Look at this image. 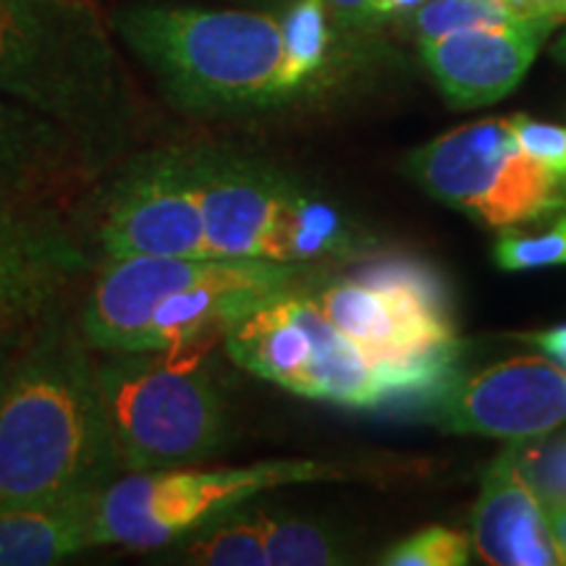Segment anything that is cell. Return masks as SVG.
<instances>
[{"mask_svg":"<svg viewBox=\"0 0 566 566\" xmlns=\"http://www.w3.org/2000/svg\"><path fill=\"white\" fill-rule=\"evenodd\" d=\"M289 76L300 92L321 74L331 51L328 6L323 0H292L281 17Z\"/></svg>","mask_w":566,"mask_h":566,"instance_id":"cell-18","label":"cell"},{"mask_svg":"<svg viewBox=\"0 0 566 566\" xmlns=\"http://www.w3.org/2000/svg\"><path fill=\"white\" fill-rule=\"evenodd\" d=\"M554 27L546 17L475 27L420 40V53L446 101L454 108H483L504 101L525 80L543 38Z\"/></svg>","mask_w":566,"mask_h":566,"instance_id":"cell-11","label":"cell"},{"mask_svg":"<svg viewBox=\"0 0 566 566\" xmlns=\"http://www.w3.org/2000/svg\"><path fill=\"white\" fill-rule=\"evenodd\" d=\"M331 478H342V470L313 459H273L223 470H195L187 464L122 472L97 493L95 543L155 554L210 516L242 506L252 495Z\"/></svg>","mask_w":566,"mask_h":566,"instance_id":"cell-6","label":"cell"},{"mask_svg":"<svg viewBox=\"0 0 566 566\" xmlns=\"http://www.w3.org/2000/svg\"><path fill=\"white\" fill-rule=\"evenodd\" d=\"M470 562V541L449 527H424L384 556L388 566H462Z\"/></svg>","mask_w":566,"mask_h":566,"instance_id":"cell-22","label":"cell"},{"mask_svg":"<svg viewBox=\"0 0 566 566\" xmlns=\"http://www.w3.org/2000/svg\"><path fill=\"white\" fill-rule=\"evenodd\" d=\"M323 315L378 363L454 357L443 283L412 260H378L313 292Z\"/></svg>","mask_w":566,"mask_h":566,"instance_id":"cell-8","label":"cell"},{"mask_svg":"<svg viewBox=\"0 0 566 566\" xmlns=\"http://www.w3.org/2000/svg\"><path fill=\"white\" fill-rule=\"evenodd\" d=\"M95 495L0 506V566H51L95 548Z\"/></svg>","mask_w":566,"mask_h":566,"instance_id":"cell-15","label":"cell"},{"mask_svg":"<svg viewBox=\"0 0 566 566\" xmlns=\"http://www.w3.org/2000/svg\"><path fill=\"white\" fill-rule=\"evenodd\" d=\"M208 349L122 352L95 363L124 472L197 464L226 443V405L205 367Z\"/></svg>","mask_w":566,"mask_h":566,"instance_id":"cell-4","label":"cell"},{"mask_svg":"<svg viewBox=\"0 0 566 566\" xmlns=\"http://www.w3.org/2000/svg\"><path fill=\"white\" fill-rule=\"evenodd\" d=\"M495 265L504 271L566 265V218L543 233L506 231L493 247Z\"/></svg>","mask_w":566,"mask_h":566,"instance_id":"cell-21","label":"cell"},{"mask_svg":"<svg viewBox=\"0 0 566 566\" xmlns=\"http://www.w3.org/2000/svg\"><path fill=\"white\" fill-rule=\"evenodd\" d=\"M548 514V525H551V535H554L558 554H562L564 564H566V504L546 509Z\"/></svg>","mask_w":566,"mask_h":566,"instance_id":"cell-27","label":"cell"},{"mask_svg":"<svg viewBox=\"0 0 566 566\" xmlns=\"http://www.w3.org/2000/svg\"><path fill=\"white\" fill-rule=\"evenodd\" d=\"M87 268V254L27 208L0 212V325L40 315Z\"/></svg>","mask_w":566,"mask_h":566,"instance_id":"cell-12","label":"cell"},{"mask_svg":"<svg viewBox=\"0 0 566 566\" xmlns=\"http://www.w3.org/2000/svg\"><path fill=\"white\" fill-rule=\"evenodd\" d=\"M0 328H3V325H0Z\"/></svg>","mask_w":566,"mask_h":566,"instance_id":"cell-31","label":"cell"},{"mask_svg":"<svg viewBox=\"0 0 566 566\" xmlns=\"http://www.w3.org/2000/svg\"><path fill=\"white\" fill-rule=\"evenodd\" d=\"M525 17H546L558 24L566 19V0H514Z\"/></svg>","mask_w":566,"mask_h":566,"instance_id":"cell-24","label":"cell"},{"mask_svg":"<svg viewBox=\"0 0 566 566\" xmlns=\"http://www.w3.org/2000/svg\"><path fill=\"white\" fill-rule=\"evenodd\" d=\"M111 30L163 101L189 116L263 108L296 95L275 13L139 0L113 11Z\"/></svg>","mask_w":566,"mask_h":566,"instance_id":"cell-3","label":"cell"},{"mask_svg":"<svg viewBox=\"0 0 566 566\" xmlns=\"http://www.w3.org/2000/svg\"><path fill=\"white\" fill-rule=\"evenodd\" d=\"M424 192L491 229H514L566 208L562 176L520 145L509 118L441 134L409 158Z\"/></svg>","mask_w":566,"mask_h":566,"instance_id":"cell-7","label":"cell"},{"mask_svg":"<svg viewBox=\"0 0 566 566\" xmlns=\"http://www.w3.org/2000/svg\"><path fill=\"white\" fill-rule=\"evenodd\" d=\"M116 166L95 216L105 260L210 258L192 150L155 147Z\"/></svg>","mask_w":566,"mask_h":566,"instance_id":"cell-9","label":"cell"},{"mask_svg":"<svg viewBox=\"0 0 566 566\" xmlns=\"http://www.w3.org/2000/svg\"><path fill=\"white\" fill-rule=\"evenodd\" d=\"M323 3L344 21L370 19V0H323Z\"/></svg>","mask_w":566,"mask_h":566,"instance_id":"cell-25","label":"cell"},{"mask_svg":"<svg viewBox=\"0 0 566 566\" xmlns=\"http://www.w3.org/2000/svg\"><path fill=\"white\" fill-rule=\"evenodd\" d=\"M551 53H554V59H556V61L566 63V32L562 34V38H558V40L554 42V48H551Z\"/></svg>","mask_w":566,"mask_h":566,"instance_id":"cell-30","label":"cell"},{"mask_svg":"<svg viewBox=\"0 0 566 566\" xmlns=\"http://www.w3.org/2000/svg\"><path fill=\"white\" fill-rule=\"evenodd\" d=\"M158 564L187 566H268L263 530H260L258 509L244 512L233 506L202 525L189 530L179 541L155 551Z\"/></svg>","mask_w":566,"mask_h":566,"instance_id":"cell-16","label":"cell"},{"mask_svg":"<svg viewBox=\"0 0 566 566\" xmlns=\"http://www.w3.org/2000/svg\"><path fill=\"white\" fill-rule=\"evenodd\" d=\"M268 566H328L344 564V548L328 527L258 509Z\"/></svg>","mask_w":566,"mask_h":566,"instance_id":"cell-17","label":"cell"},{"mask_svg":"<svg viewBox=\"0 0 566 566\" xmlns=\"http://www.w3.org/2000/svg\"><path fill=\"white\" fill-rule=\"evenodd\" d=\"M95 179L84 155L61 126L0 97V189L19 202L66 192Z\"/></svg>","mask_w":566,"mask_h":566,"instance_id":"cell-14","label":"cell"},{"mask_svg":"<svg viewBox=\"0 0 566 566\" xmlns=\"http://www.w3.org/2000/svg\"><path fill=\"white\" fill-rule=\"evenodd\" d=\"M472 543L478 556L493 566L564 564L548 514L516 467L512 449L485 470L480 499L472 512Z\"/></svg>","mask_w":566,"mask_h":566,"instance_id":"cell-13","label":"cell"},{"mask_svg":"<svg viewBox=\"0 0 566 566\" xmlns=\"http://www.w3.org/2000/svg\"><path fill=\"white\" fill-rule=\"evenodd\" d=\"M428 0H370V19L373 17H391V13L417 11Z\"/></svg>","mask_w":566,"mask_h":566,"instance_id":"cell-26","label":"cell"},{"mask_svg":"<svg viewBox=\"0 0 566 566\" xmlns=\"http://www.w3.org/2000/svg\"><path fill=\"white\" fill-rule=\"evenodd\" d=\"M449 433L533 438L566 422V367L548 354L512 357L462 380H449L422 405Z\"/></svg>","mask_w":566,"mask_h":566,"instance_id":"cell-10","label":"cell"},{"mask_svg":"<svg viewBox=\"0 0 566 566\" xmlns=\"http://www.w3.org/2000/svg\"><path fill=\"white\" fill-rule=\"evenodd\" d=\"M0 97L61 126L95 179L139 132L124 59L90 0H0Z\"/></svg>","mask_w":566,"mask_h":566,"instance_id":"cell-2","label":"cell"},{"mask_svg":"<svg viewBox=\"0 0 566 566\" xmlns=\"http://www.w3.org/2000/svg\"><path fill=\"white\" fill-rule=\"evenodd\" d=\"M17 208H27V205L19 202L17 197H11L9 192H3V189H0V212H9V210H17Z\"/></svg>","mask_w":566,"mask_h":566,"instance_id":"cell-29","label":"cell"},{"mask_svg":"<svg viewBox=\"0 0 566 566\" xmlns=\"http://www.w3.org/2000/svg\"><path fill=\"white\" fill-rule=\"evenodd\" d=\"M520 19L530 17L516 9L514 0H428L415 11V30L420 32V40H433Z\"/></svg>","mask_w":566,"mask_h":566,"instance_id":"cell-20","label":"cell"},{"mask_svg":"<svg viewBox=\"0 0 566 566\" xmlns=\"http://www.w3.org/2000/svg\"><path fill=\"white\" fill-rule=\"evenodd\" d=\"M13 349H17V346H11L9 338H6V325H3V328H0V378H3L6 367L11 363Z\"/></svg>","mask_w":566,"mask_h":566,"instance_id":"cell-28","label":"cell"},{"mask_svg":"<svg viewBox=\"0 0 566 566\" xmlns=\"http://www.w3.org/2000/svg\"><path fill=\"white\" fill-rule=\"evenodd\" d=\"M520 145L558 176H566V126L543 124L530 116L509 118Z\"/></svg>","mask_w":566,"mask_h":566,"instance_id":"cell-23","label":"cell"},{"mask_svg":"<svg viewBox=\"0 0 566 566\" xmlns=\"http://www.w3.org/2000/svg\"><path fill=\"white\" fill-rule=\"evenodd\" d=\"M509 449L543 509L566 504V430L520 438Z\"/></svg>","mask_w":566,"mask_h":566,"instance_id":"cell-19","label":"cell"},{"mask_svg":"<svg viewBox=\"0 0 566 566\" xmlns=\"http://www.w3.org/2000/svg\"><path fill=\"white\" fill-rule=\"evenodd\" d=\"M122 472L90 344L45 317L0 378V506L95 495Z\"/></svg>","mask_w":566,"mask_h":566,"instance_id":"cell-1","label":"cell"},{"mask_svg":"<svg viewBox=\"0 0 566 566\" xmlns=\"http://www.w3.org/2000/svg\"><path fill=\"white\" fill-rule=\"evenodd\" d=\"M210 258L315 263L349 252L342 216L250 163L192 150Z\"/></svg>","mask_w":566,"mask_h":566,"instance_id":"cell-5","label":"cell"}]
</instances>
